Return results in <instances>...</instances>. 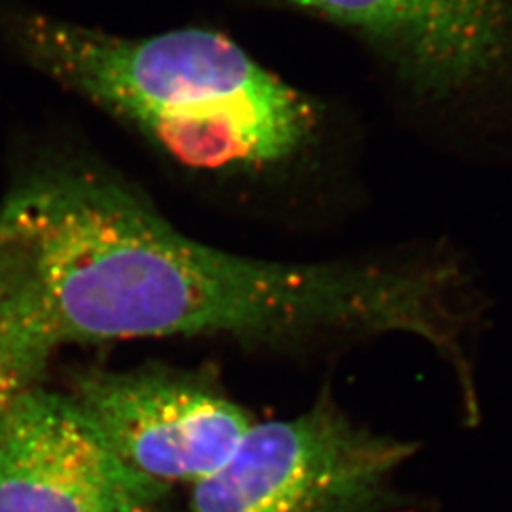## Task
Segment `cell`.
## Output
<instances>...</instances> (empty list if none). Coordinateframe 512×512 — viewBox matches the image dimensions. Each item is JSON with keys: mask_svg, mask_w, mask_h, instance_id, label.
<instances>
[{"mask_svg": "<svg viewBox=\"0 0 512 512\" xmlns=\"http://www.w3.org/2000/svg\"><path fill=\"white\" fill-rule=\"evenodd\" d=\"M0 40L192 173L275 175L325 128L319 101L213 29L122 37L0 0Z\"/></svg>", "mask_w": 512, "mask_h": 512, "instance_id": "cell-2", "label": "cell"}, {"mask_svg": "<svg viewBox=\"0 0 512 512\" xmlns=\"http://www.w3.org/2000/svg\"><path fill=\"white\" fill-rule=\"evenodd\" d=\"M482 317L475 268L448 241L302 264L236 255L84 162L38 169L0 207V321L38 378L65 346L150 338L298 348L410 334L458 363Z\"/></svg>", "mask_w": 512, "mask_h": 512, "instance_id": "cell-1", "label": "cell"}, {"mask_svg": "<svg viewBox=\"0 0 512 512\" xmlns=\"http://www.w3.org/2000/svg\"><path fill=\"white\" fill-rule=\"evenodd\" d=\"M418 446L372 431L321 393L289 420L249 429L217 473L192 486V512H384Z\"/></svg>", "mask_w": 512, "mask_h": 512, "instance_id": "cell-4", "label": "cell"}, {"mask_svg": "<svg viewBox=\"0 0 512 512\" xmlns=\"http://www.w3.org/2000/svg\"><path fill=\"white\" fill-rule=\"evenodd\" d=\"M37 385V376L23 363L0 323V427L19 397Z\"/></svg>", "mask_w": 512, "mask_h": 512, "instance_id": "cell-7", "label": "cell"}, {"mask_svg": "<svg viewBox=\"0 0 512 512\" xmlns=\"http://www.w3.org/2000/svg\"><path fill=\"white\" fill-rule=\"evenodd\" d=\"M359 38L440 143L512 160V0H260Z\"/></svg>", "mask_w": 512, "mask_h": 512, "instance_id": "cell-3", "label": "cell"}, {"mask_svg": "<svg viewBox=\"0 0 512 512\" xmlns=\"http://www.w3.org/2000/svg\"><path fill=\"white\" fill-rule=\"evenodd\" d=\"M69 397L114 458L167 490L217 473L255 425L215 382L171 366L86 370Z\"/></svg>", "mask_w": 512, "mask_h": 512, "instance_id": "cell-5", "label": "cell"}, {"mask_svg": "<svg viewBox=\"0 0 512 512\" xmlns=\"http://www.w3.org/2000/svg\"><path fill=\"white\" fill-rule=\"evenodd\" d=\"M167 492L114 458L69 395L37 385L0 427V512H160Z\"/></svg>", "mask_w": 512, "mask_h": 512, "instance_id": "cell-6", "label": "cell"}]
</instances>
